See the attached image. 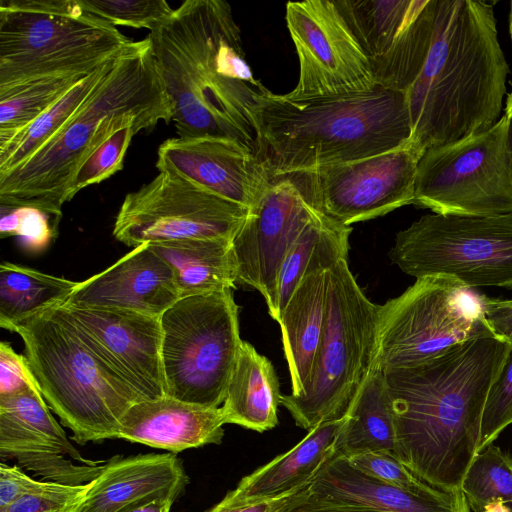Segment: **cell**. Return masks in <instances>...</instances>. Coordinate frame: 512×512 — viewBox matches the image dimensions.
I'll use <instances>...</instances> for the list:
<instances>
[{
  "label": "cell",
  "instance_id": "obj_1",
  "mask_svg": "<svg viewBox=\"0 0 512 512\" xmlns=\"http://www.w3.org/2000/svg\"><path fill=\"white\" fill-rule=\"evenodd\" d=\"M511 343L480 336L415 365L385 369L395 430L393 454L443 491L461 490L478 454L489 390Z\"/></svg>",
  "mask_w": 512,
  "mask_h": 512
},
{
  "label": "cell",
  "instance_id": "obj_2",
  "mask_svg": "<svg viewBox=\"0 0 512 512\" xmlns=\"http://www.w3.org/2000/svg\"><path fill=\"white\" fill-rule=\"evenodd\" d=\"M240 32L229 3L186 0L147 37L178 137L227 138L256 155L253 112L268 89L246 61Z\"/></svg>",
  "mask_w": 512,
  "mask_h": 512
},
{
  "label": "cell",
  "instance_id": "obj_3",
  "mask_svg": "<svg viewBox=\"0 0 512 512\" xmlns=\"http://www.w3.org/2000/svg\"><path fill=\"white\" fill-rule=\"evenodd\" d=\"M508 73L493 5L436 0L429 51L406 92L410 142L425 151L491 128L501 117Z\"/></svg>",
  "mask_w": 512,
  "mask_h": 512
},
{
  "label": "cell",
  "instance_id": "obj_4",
  "mask_svg": "<svg viewBox=\"0 0 512 512\" xmlns=\"http://www.w3.org/2000/svg\"><path fill=\"white\" fill-rule=\"evenodd\" d=\"M257 157L271 177L382 154L407 144L406 93L292 97L267 91L254 108Z\"/></svg>",
  "mask_w": 512,
  "mask_h": 512
},
{
  "label": "cell",
  "instance_id": "obj_5",
  "mask_svg": "<svg viewBox=\"0 0 512 512\" xmlns=\"http://www.w3.org/2000/svg\"><path fill=\"white\" fill-rule=\"evenodd\" d=\"M122 113L152 116L166 124L173 118L147 36L119 54L109 74L59 132L0 175V204L36 207L60 220L97 131L109 117Z\"/></svg>",
  "mask_w": 512,
  "mask_h": 512
},
{
  "label": "cell",
  "instance_id": "obj_6",
  "mask_svg": "<svg viewBox=\"0 0 512 512\" xmlns=\"http://www.w3.org/2000/svg\"><path fill=\"white\" fill-rule=\"evenodd\" d=\"M28 365L48 406L85 445L117 439L126 411L143 401L87 344L63 304L16 324Z\"/></svg>",
  "mask_w": 512,
  "mask_h": 512
},
{
  "label": "cell",
  "instance_id": "obj_7",
  "mask_svg": "<svg viewBox=\"0 0 512 512\" xmlns=\"http://www.w3.org/2000/svg\"><path fill=\"white\" fill-rule=\"evenodd\" d=\"M132 40L78 0L0 1V87L68 73L89 74Z\"/></svg>",
  "mask_w": 512,
  "mask_h": 512
},
{
  "label": "cell",
  "instance_id": "obj_8",
  "mask_svg": "<svg viewBox=\"0 0 512 512\" xmlns=\"http://www.w3.org/2000/svg\"><path fill=\"white\" fill-rule=\"evenodd\" d=\"M378 305L364 294L347 259L329 269L325 327L312 374L298 395L280 404L311 430L343 418L371 373L377 351Z\"/></svg>",
  "mask_w": 512,
  "mask_h": 512
},
{
  "label": "cell",
  "instance_id": "obj_9",
  "mask_svg": "<svg viewBox=\"0 0 512 512\" xmlns=\"http://www.w3.org/2000/svg\"><path fill=\"white\" fill-rule=\"evenodd\" d=\"M160 323L166 396L220 407L243 342L232 289L182 297Z\"/></svg>",
  "mask_w": 512,
  "mask_h": 512
},
{
  "label": "cell",
  "instance_id": "obj_10",
  "mask_svg": "<svg viewBox=\"0 0 512 512\" xmlns=\"http://www.w3.org/2000/svg\"><path fill=\"white\" fill-rule=\"evenodd\" d=\"M413 204L434 214L486 217L512 212V144L504 113L489 129L426 149Z\"/></svg>",
  "mask_w": 512,
  "mask_h": 512
},
{
  "label": "cell",
  "instance_id": "obj_11",
  "mask_svg": "<svg viewBox=\"0 0 512 512\" xmlns=\"http://www.w3.org/2000/svg\"><path fill=\"white\" fill-rule=\"evenodd\" d=\"M388 255L416 279L445 275L470 289L512 290V212L486 217L426 214L396 234Z\"/></svg>",
  "mask_w": 512,
  "mask_h": 512
},
{
  "label": "cell",
  "instance_id": "obj_12",
  "mask_svg": "<svg viewBox=\"0 0 512 512\" xmlns=\"http://www.w3.org/2000/svg\"><path fill=\"white\" fill-rule=\"evenodd\" d=\"M480 336L495 335L483 317L479 294L453 277L427 275L378 306L374 366L415 365Z\"/></svg>",
  "mask_w": 512,
  "mask_h": 512
},
{
  "label": "cell",
  "instance_id": "obj_13",
  "mask_svg": "<svg viewBox=\"0 0 512 512\" xmlns=\"http://www.w3.org/2000/svg\"><path fill=\"white\" fill-rule=\"evenodd\" d=\"M249 210L169 171L128 193L113 236L128 247L196 238L233 241Z\"/></svg>",
  "mask_w": 512,
  "mask_h": 512
},
{
  "label": "cell",
  "instance_id": "obj_14",
  "mask_svg": "<svg viewBox=\"0 0 512 512\" xmlns=\"http://www.w3.org/2000/svg\"><path fill=\"white\" fill-rule=\"evenodd\" d=\"M418 146L290 174L308 202L342 225L383 216L413 203Z\"/></svg>",
  "mask_w": 512,
  "mask_h": 512
},
{
  "label": "cell",
  "instance_id": "obj_15",
  "mask_svg": "<svg viewBox=\"0 0 512 512\" xmlns=\"http://www.w3.org/2000/svg\"><path fill=\"white\" fill-rule=\"evenodd\" d=\"M286 24L299 60L288 94L304 98L366 92L377 85L369 62L335 0L286 4Z\"/></svg>",
  "mask_w": 512,
  "mask_h": 512
},
{
  "label": "cell",
  "instance_id": "obj_16",
  "mask_svg": "<svg viewBox=\"0 0 512 512\" xmlns=\"http://www.w3.org/2000/svg\"><path fill=\"white\" fill-rule=\"evenodd\" d=\"M377 86L406 93L426 60L436 0H335Z\"/></svg>",
  "mask_w": 512,
  "mask_h": 512
},
{
  "label": "cell",
  "instance_id": "obj_17",
  "mask_svg": "<svg viewBox=\"0 0 512 512\" xmlns=\"http://www.w3.org/2000/svg\"><path fill=\"white\" fill-rule=\"evenodd\" d=\"M319 212L290 176L272 177L233 239L237 284L260 292L275 321L277 283L283 261L302 230Z\"/></svg>",
  "mask_w": 512,
  "mask_h": 512
},
{
  "label": "cell",
  "instance_id": "obj_18",
  "mask_svg": "<svg viewBox=\"0 0 512 512\" xmlns=\"http://www.w3.org/2000/svg\"><path fill=\"white\" fill-rule=\"evenodd\" d=\"M65 306L93 352L143 401L166 396L160 317L125 309Z\"/></svg>",
  "mask_w": 512,
  "mask_h": 512
},
{
  "label": "cell",
  "instance_id": "obj_19",
  "mask_svg": "<svg viewBox=\"0 0 512 512\" xmlns=\"http://www.w3.org/2000/svg\"><path fill=\"white\" fill-rule=\"evenodd\" d=\"M156 167L177 173L248 210L272 179L252 151L236 141L214 136L167 139L158 148Z\"/></svg>",
  "mask_w": 512,
  "mask_h": 512
},
{
  "label": "cell",
  "instance_id": "obj_20",
  "mask_svg": "<svg viewBox=\"0 0 512 512\" xmlns=\"http://www.w3.org/2000/svg\"><path fill=\"white\" fill-rule=\"evenodd\" d=\"M180 299L170 266L149 244L78 282L65 305L116 308L160 317Z\"/></svg>",
  "mask_w": 512,
  "mask_h": 512
},
{
  "label": "cell",
  "instance_id": "obj_21",
  "mask_svg": "<svg viewBox=\"0 0 512 512\" xmlns=\"http://www.w3.org/2000/svg\"><path fill=\"white\" fill-rule=\"evenodd\" d=\"M189 481L175 453L117 455L90 482L79 512H127L156 499L175 502Z\"/></svg>",
  "mask_w": 512,
  "mask_h": 512
},
{
  "label": "cell",
  "instance_id": "obj_22",
  "mask_svg": "<svg viewBox=\"0 0 512 512\" xmlns=\"http://www.w3.org/2000/svg\"><path fill=\"white\" fill-rule=\"evenodd\" d=\"M221 407H207L169 396L134 403L122 417L117 439L178 453L224 437Z\"/></svg>",
  "mask_w": 512,
  "mask_h": 512
},
{
  "label": "cell",
  "instance_id": "obj_23",
  "mask_svg": "<svg viewBox=\"0 0 512 512\" xmlns=\"http://www.w3.org/2000/svg\"><path fill=\"white\" fill-rule=\"evenodd\" d=\"M313 496L378 512H470L462 490L421 495L369 477L345 457L330 458L307 486Z\"/></svg>",
  "mask_w": 512,
  "mask_h": 512
},
{
  "label": "cell",
  "instance_id": "obj_24",
  "mask_svg": "<svg viewBox=\"0 0 512 512\" xmlns=\"http://www.w3.org/2000/svg\"><path fill=\"white\" fill-rule=\"evenodd\" d=\"M346 416L322 422L292 449L243 477L227 495L238 501H258L300 492L335 455V443Z\"/></svg>",
  "mask_w": 512,
  "mask_h": 512
},
{
  "label": "cell",
  "instance_id": "obj_25",
  "mask_svg": "<svg viewBox=\"0 0 512 512\" xmlns=\"http://www.w3.org/2000/svg\"><path fill=\"white\" fill-rule=\"evenodd\" d=\"M329 269L304 275L279 321L292 395L308 382L322 340L328 300Z\"/></svg>",
  "mask_w": 512,
  "mask_h": 512
},
{
  "label": "cell",
  "instance_id": "obj_26",
  "mask_svg": "<svg viewBox=\"0 0 512 512\" xmlns=\"http://www.w3.org/2000/svg\"><path fill=\"white\" fill-rule=\"evenodd\" d=\"M280 398L272 363L243 341L221 406L225 423L256 432L270 430L278 424Z\"/></svg>",
  "mask_w": 512,
  "mask_h": 512
},
{
  "label": "cell",
  "instance_id": "obj_27",
  "mask_svg": "<svg viewBox=\"0 0 512 512\" xmlns=\"http://www.w3.org/2000/svg\"><path fill=\"white\" fill-rule=\"evenodd\" d=\"M232 240L196 238L149 244L171 268L180 298L234 289L237 261Z\"/></svg>",
  "mask_w": 512,
  "mask_h": 512
},
{
  "label": "cell",
  "instance_id": "obj_28",
  "mask_svg": "<svg viewBox=\"0 0 512 512\" xmlns=\"http://www.w3.org/2000/svg\"><path fill=\"white\" fill-rule=\"evenodd\" d=\"M0 457L15 459L44 481L71 486L93 481L104 467V464H75L63 446L4 412H0Z\"/></svg>",
  "mask_w": 512,
  "mask_h": 512
},
{
  "label": "cell",
  "instance_id": "obj_29",
  "mask_svg": "<svg viewBox=\"0 0 512 512\" xmlns=\"http://www.w3.org/2000/svg\"><path fill=\"white\" fill-rule=\"evenodd\" d=\"M345 416L336 439L335 455L348 457L366 451L393 453L392 403L382 369L373 367Z\"/></svg>",
  "mask_w": 512,
  "mask_h": 512
},
{
  "label": "cell",
  "instance_id": "obj_30",
  "mask_svg": "<svg viewBox=\"0 0 512 512\" xmlns=\"http://www.w3.org/2000/svg\"><path fill=\"white\" fill-rule=\"evenodd\" d=\"M351 226L342 225L319 212L302 230L288 251L277 283V322L305 274L328 270L347 259Z\"/></svg>",
  "mask_w": 512,
  "mask_h": 512
},
{
  "label": "cell",
  "instance_id": "obj_31",
  "mask_svg": "<svg viewBox=\"0 0 512 512\" xmlns=\"http://www.w3.org/2000/svg\"><path fill=\"white\" fill-rule=\"evenodd\" d=\"M78 282L3 261L0 265V326L11 331L21 321L65 304Z\"/></svg>",
  "mask_w": 512,
  "mask_h": 512
},
{
  "label": "cell",
  "instance_id": "obj_32",
  "mask_svg": "<svg viewBox=\"0 0 512 512\" xmlns=\"http://www.w3.org/2000/svg\"><path fill=\"white\" fill-rule=\"evenodd\" d=\"M119 54L78 82L26 128L0 142V175L24 162L70 121L112 70Z\"/></svg>",
  "mask_w": 512,
  "mask_h": 512
},
{
  "label": "cell",
  "instance_id": "obj_33",
  "mask_svg": "<svg viewBox=\"0 0 512 512\" xmlns=\"http://www.w3.org/2000/svg\"><path fill=\"white\" fill-rule=\"evenodd\" d=\"M89 74L49 75L0 87V142L30 125Z\"/></svg>",
  "mask_w": 512,
  "mask_h": 512
},
{
  "label": "cell",
  "instance_id": "obj_34",
  "mask_svg": "<svg viewBox=\"0 0 512 512\" xmlns=\"http://www.w3.org/2000/svg\"><path fill=\"white\" fill-rule=\"evenodd\" d=\"M461 490L473 512H483L496 499H502L512 509L511 457L490 444L473 459Z\"/></svg>",
  "mask_w": 512,
  "mask_h": 512
},
{
  "label": "cell",
  "instance_id": "obj_35",
  "mask_svg": "<svg viewBox=\"0 0 512 512\" xmlns=\"http://www.w3.org/2000/svg\"><path fill=\"white\" fill-rule=\"evenodd\" d=\"M0 412L7 413L29 429L42 434L66 448L74 461L94 465L103 463L84 458L69 441L64 429L52 416L39 389H28L0 397Z\"/></svg>",
  "mask_w": 512,
  "mask_h": 512
},
{
  "label": "cell",
  "instance_id": "obj_36",
  "mask_svg": "<svg viewBox=\"0 0 512 512\" xmlns=\"http://www.w3.org/2000/svg\"><path fill=\"white\" fill-rule=\"evenodd\" d=\"M142 130L139 123L132 121L98 144L76 172L71 187L72 197L83 188L98 184L120 171L133 136Z\"/></svg>",
  "mask_w": 512,
  "mask_h": 512
},
{
  "label": "cell",
  "instance_id": "obj_37",
  "mask_svg": "<svg viewBox=\"0 0 512 512\" xmlns=\"http://www.w3.org/2000/svg\"><path fill=\"white\" fill-rule=\"evenodd\" d=\"M82 9L110 24L153 30L174 9L164 0H78Z\"/></svg>",
  "mask_w": 512,
  "mask_h": 512
},
{
  "label": "cell",
  "instance_id": "obj_38",
  "mask_svg": "<svg viewBox=\"0 0 512 512\" xmlns=\"http://www.w3.org/2000/svg\"><path fill=\"white\" fill-rule=\"evenodd\" d=\"M59 219L31 206L0 204L1 238L18 236L24 247L38 252L45 249L57 236Z\"/></svg>",
  "mask_w": 512,
  "mask_h": 512
},
{
  "label": "cell",
  "instance_id": "obj_39",
  "mask_svg": "<svg viewBox=\"0 0 512 512\" xmlns=\"http://www.w3.org/2000/svg\"><path fill=\"white\" fill-rule=\"evenodd\" d=\"M345 458L353 468L385 484L421 495L440 490L417 477L391 452L366 451Z\"/></svg>",
  "mask_w": 512,
  "mask_h": 512
},
{
  "label": "cell",
  "instance_id": "obj_40",
  "mask_svg": "<svg viewBox=\"0 0 512 512\" xmlns=\"http://www.w3.org/2000/svg\"><path fill=\"white\" fill-rule=\"evenodd\" d=\"M505 362L494 380L485 403L478 453L493 444L512 423V340Z\"/></svg>",
  "mask_w": 512,
  "mask_h": 512
},
{
  "label": "cell",
  "instance_id": "obj_41",
  "mask_svg": "<svg viewBox=\"0 0 512 512\" xmlns=\"http://www.w3.org/2000/svg\"><path fill=\"white\" fill-rule=\"evenodd\" d=\"M90 489V482L71 486L55 482L15 500L0 512H79Z\"/></svg>",
  "mask_w": 512,
  "mask_h": 512
},
{
  "label": "cell",
  "instance_id": "obj_42",
  "mask_svg": "<svg viewBox=\"0 0 512 512\" xmlns=\"http://www.w3.org/2000/svg\"><path fill=\"white\" fill-rule=\"evenodd\" d=\"M39 389L24 355L14 351L6 341L0 343V397Z\"/></svg>",
  "mask_w": 512,
  "mask_h": 512
},
{
  "label": "cell",
  "instance_id": "obj_43",
  "mask_svg": "<svg viewBox=\"0 0 512 512\" xmlns=\"http://www.w3.org/2000/svg\"><path fill=\"white\" fill-rule=\"evenodd\" d=\"M49 481L28 476L20 466L0 463V510L20 497L44 489Z\"/></svg>",
  "mask_w": 512,
  "mask_h": 512
},
{
  "label": "cell",
  "instance_id": "obj_44",
  "mask_svg": "<svg viewBox=\"0 0 512 512\" xmlns=\"http://www.w3.org/2000/svg\"><path fill=\"white\" fill-rule=\"evenodd\" d=\"M484 319L496 337L512 340V299H493L479 294Z\"/></svg>",
  "mask_w": 512,
  "mask_h": 512
},
{
  "label": "cell",
  "instance_id": "obj_45",
  "mask_svg": "<svg viewBox=\"0 0 512 512\" xmlns=\"http://www.w3.org/2000/svg\"><path fill=\"white\" fill-rule=\"evenodd\" d=\"M279 512H378L376 510L335 502L313 496L307 487L292 496Z\"/></svg>",
  "mask_w": 512,
  "mask_h": 512
},
{
  "label": "cell",
  "instance_id": "obj_46",
  "mask_svg": "<svg viewBox=\"0 0 512 512\" xmlns=\"http://www.w3.org/2000/svg\"><path fill=\"white\" fill-rule=\"evenodd\" d=\"M297 493L252 502L238 501L226 494L220 502L205 512H279Z\"/></svg>",
  "mask_w": 512,
  "mask_h": 512
},
{
  "label": "cell",
  "instance_id": "obj_47",
  "mask_svg": "<svg viewBox=\"0 0 512 512\" xmlns=\"http://www.w3.org/2000/svg\"><path fill=\"white\" fill-rule=\"evenodd\" d=\"M173 503L171 499H156L127 512H170Z\"/></svg>",
  "mask_w": 512,
  "mask_h": 512
},
{
  "label": "cell",
  "instance_id": "obj_48",
  "mask_svg": "<svg viewBox=\"0 0 512 512\" xmlns=\"http://www.w3.org/2000/svg\"><path fill=\"white\" fill-rule=\"evenodd\" d=\"M483 512H512V509L502 499H496L487 504Z\"/></svg>",
  "mask_w": 512,
  "mask_h": 512
},
{
  "label": "cell",
  "instance_id": "obj_49",
  "mask_svg": "<svg viewBox=\"0 0 512 512\" xmlns=\"http://www.w3.org/2000/svg\"><path fill=\"white\" fill-rule=\"evenodd\" d=\"M505 114L508 116L510 121V138L512 144V91L509 93L506 101Z\"/></svg>",
  "mask_w": 512,
  "mask_h": 512
},
{
  "label": "cell",
  "instance_id": "obj_50",
  "mask_svg": "<svg viewBox=\"0 0 512 512\" xmlns=\"http://www.w3.org/2000/svg\"><path fill=\"white\" fill-rule=\"evenodd\" d=\"M509 33L512 41V2H511V8H510V16H509Z\"/></svg>",
  "mask_w": 512,
  "mask_h": 512
}]
</instances>
